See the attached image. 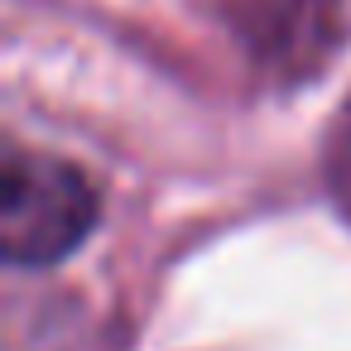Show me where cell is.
Listing matches in <instances>:
<instances>
[{
    "label": "cell",
    "instance_id": "obj_1",
    "mask_svg": "<svg viewBox=\"0 0 351 351\" xmlns=\"http://www.w3.org/2000/svg\"><path fill=\"white\" fill-rule=\"evenodd\" d=\"M101 197L92 178L58 154H5L0 178V255L15 269H49L68 260L97 226Z\"/></svg>",
    "mask_w": 351,
    "mask_h": 351
}]
</instances>
